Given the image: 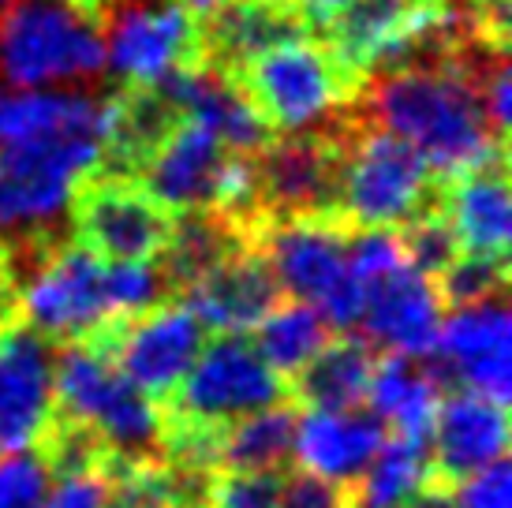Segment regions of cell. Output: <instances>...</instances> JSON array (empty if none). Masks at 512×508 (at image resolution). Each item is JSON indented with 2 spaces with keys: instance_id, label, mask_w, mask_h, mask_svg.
<instances>
[{
  "instance_id": "obj_1",
  "label": "cell",
  "mask_w": 512,
  "mask_h": 508,
  "mask_svg": "<svg viewBox=\"0 0 512 508\" xmlns=\"http://www.w3.org/2000/svg\"><path fill=\"white\" fill-rule=\"evenodd\" d=\"M460 34L434 57L367 75L356 98V113L412 146L441 184L505 157V139L490 127L479 90L453 57Z\"/></svg>"
},
{
  "instance_id": "obj_2",
  "label": "cell",
  "mask_w": 512,
  "mask_h": 508,
  "mask_svg": "<svg viewBox=\"0 0 512 508\" xmlns=\"http://www.w3.org/2000/svg\"><path fill=\"white\" fill-rule=\"evenodd\" d=\"M8 90H90L105 79L101 0H19L0 15Z\"/></svg>"
},
{
  "instance_id": "obj_3",
  "label": "cell",
  "mask_w": 512,
  "mask_h": 508,
  "mask_svg": "<svg viewBox=\"0 0 512 508\" xmlns=\"http://www.w3.org/2000/svg\"><path fill=\"white\" fill-rule=\"evenodd\" d=\"M441 210V180L412 154V146L367 124L356 105L341 116V187L337 221L348 232H400Z\"/></svg>"
},
{
  "instance_id": "obj_4",
  "label": "cell",
  "mask_w": 512,
  "mask_h": 508,
  "mask_svg": "<svg viewBox=\"0 0 512 508\" xmlns=\"http://www.w3.org/2000/svg\"><path fill=\"white\" fill-rule=\"evenodd\" d=\"M57 415L90 426L109 452V471L165 464V415L101 352L64 344L57 352Z\"/></svg>"
},
{
  "instance_id": "obj_5",
  "label": "cell",
  "mask_w": 512,
  "mask_h": 508,
  "mask_svg": "<svg viewBox=\"0 0 512 508\" xmlns=\"http://www.w3.org/2000/svg\"><path fill=\"white\" fill-rule=\"evenodd\" d=\"M273 135L322 131L359 98V79L341 68L322 38L285 42L251 60L232 79Z\"/></svg>"
},
{
  "instance_id": "obj_6",
  "label": "cell",
  "mask_w": 512,
  "mask_h": 508,
  "mask_svg": "<svg viewBox=\"0 0 512 508\" xmlns=\"http://www.w3.org/2000/svg\"><path fill=\"white\" fill-rule=\"evenodd\" d=\"M348 236L337 221H266L251 232L281 299L318 311L337 337H356L363 314V288L348 273Z\"/></svg>"
},
{
  "instance_id": "obj_7",
  "label": "cell",
  "mask_w": 512,
  "mask_h": 508,
  "mask_svg": "<svg viewBox=\"0 0 512 508\" xmlns=\"http://www.w3.org/2000/svg\"><path fill=\"white\" fill-rule=\"evenodd\" d=\"M288 381L277 378L247 337H217L199 352L180 389L165 400V423L221 434L225 426L288 404Z\"/></svg>"
},
{
  "instance_id": "obj_8",
  "label": "cell",
  "mask_w": 512,
  "mask_h": 508,
  "mask_svg": "<svg viewBox=\"0 0 512 508\" xmlns=\"http://www.w3.org/2000/svg\"><path fill=\"white\" fill-rule=\"evenodd\" d=\"M101 165L98 135L0 146V240L57 228L75 191Z\"/></svg>"
},
{
  "instance_id": "obj_9",
  "label": "cell",
  "mask_w": 512,
  "mask_h": 508,
  "mask_svg": "<svg viewBox=\"0 0 512 508\" xmlns=\"http://www.w3.org/2000/svg\"><path fill=\"white\" fill-rule=\"evenodd\" d=\"M101 34L116 86H157L206 68L202 19L180 0H101Z\"/></svg>"
},
{
  "instance_id": "obj_10",
  "label": "cell",
  "mask_w": 512,
  "mask_h": 508,
  "mask_svg": "<svg viewBox=\"0 0 512 508\" xmlns=\"http://www.w3.org/2000/svg\"><path fill=\"white\" fill-rule=\"evenodd\" d=\"M255 187L258 225H266V221H337L341 120H333L322 131L273 135L255 154Z\"/></svg>"
},
{
  "instance_id": "obj_11",
  "label": "cell",
  "mask_w": 512,
  "mask_h": 508,
  "mask_svg": "<svg viewBox=\"0 0 512 508\" xmlns=\"http://www.w3.org/2000/svg\"><path fill=\"white\" fill-rule=\"evenodd\" d=\"M83 344L105 355L143 396L165 404L206 348V329L176 299V303H165L157 311L101 325Z\"/></svg>"
},
{
  "instance_id": "obj_12",
  "label": "cell",
  "mask_w": 512,
  "mask_h": 508,
  "mask_svg": "<svg viewBox=\"0 0 512 508\" xmlns=\"http://www.w3.org/2000/svg\"><path fill=\"white\" fill-rule=\"evenodd\" d=\"M445 0H348L337 19L318 30L326 49L352 79L423 57L441 30Z\"/></svg>"
},
{
  "instance_id": "obj_13",
  "label": "cell",
  "mask_w": 512,
  "mask_h": 508,
  "mask_svg": "<svg viewBox=\"0 0 512 508\" xmlns=\"http://www.w3.org/2000/svg\"><path fill=\"white\" fill-rule=\"evenodd\" d=\"M72 240L109 266L157 262L172 236V217L146 195L139 180L86 176L72 198Z\"/></svg>"
},
{
  "instance_id": "obj_14",
  "label": "cell",
  "mask_w": 512,
  "mask_h": 508,
  "mask_svg": "<svg viewBox=\"0 0 512 508\" xmlns=\"http://www.w3.org/2000/svg\"><path fill=\"white\" fill-rule=\"evenodd\" d=\"M441 389H464L509 408L512 389V318L505 296L445 311L434 352L423 355Z\"/></svg>"
},
{
  "instance_id": "obj_15",
  "label": "cell",
  "mask_w": 512,
  "mask_h": 508,
  "mask_svg": "<svg viewBox=\"0 0 512 508\" xmlns=\"http://www.w3.org/2000/svg\"><path fill=\"white\" fill-rule=\"evenodd\" d=\"M57 352L19 318L0 329V456L34 452L57 419Z\"/></svg>"
},
{
  "instance_id": "obj_16",
  "label": "cell",
  "mask_w": 512,
  "mask_h": 508,
  "mask_svg": "<svg viewBox=\"0 0 512 508\" xmlns=\"http://www.w3.org/2000/svg\"><path fill=\"white\" fill-rule=\"evenodd\" d=\"M363 288V314H359L356 337L367 340L374 352L423 359L434 352L445 322V307L434 281L419 269L400 266Z\"/></svg>"
},
{
  "instance_id": "obj_17",
  "label": "cell",
  "mask_w": 512,
  "mask_h": 508,
  "mask_svg": "<svg viewBox=\"0 0 512 508\" xmlns=\"http://www.w3.org/2000/svg\"><path fill=\"white\" fill-rule=\"evenodd\" d=\"M505 452H509V408L464 389L445 393L430 430L434 501H441L445 490L471 479L475 471L505 460Z\"/></svg>"
},
{
  "instance_id": "obj_18",
  "label": "cell",
  "mask_w": 512,
  "mask_h": 508,
  "mask_svg": "<svg viewBox=\"0 0 512 508\" xmlns=\"http://www.w3.org/2000/svg\"><path fill=\"white\" fill-rule=\"evenodd\" d=\"M206 333L247 337L281 307V288L270 277L255 247L232 254L180 296Z\"/></svg>"
},
{
  "instance_id": "obj_19",
  "label": "cell",
  "mask_w": 512,
  "mask_h": 508,
  "mask_svg": "<svg viewBox=\"0 0 512 508\" xmlns=\"http://www.w3.org/2000/svg\"><path fill=\"white\" fill-rule=\"evenodd\" d=\"M184 124L180 109L161 86H113L105 90L101 116V176L139 180L150 157L161 150L176 127Z\"/></svg>"
},
{
  "instance_id": "obj_20",
  "label": "cell",
  "mask_w": 512,
  "mask_h": 508,
  "mask_svg": "<svg viewBox=\"0 0 512 508\" xmlns=\"http://www.w3.org/2000/svg\"><path fill=\"white\" fill-rule=\"evenodd\" d=\"M385 426L370 411H307L296 419L292 467L299 475L348 490L385 445Z\"/></svg>"
},
{
  "instance_id": "obj_21",
  "label": "cell",
  "mask_w": 512,
  "mask_h": 508,
  "mask_svg": "<svg viewBox=\"0 0 512 508\" xmlns=\"http://www.w3.org/2000/svg\"><path fill=\"white\" fill-rule=\"evenodd\" d=\"M299 38H318V34L281 0H228L221 12L202 19L206 68H214L225 79H236L251 60Z\"/></svg>"
},
{
  "instance_id": "obj_22",
  "label": "cell",
  "mask_w": 512,
  "mask_h": 508,
  "mask_svg": "<svg viewBox=\"0 0 512 508\" xmlns=\"http://www.w3.org/2000/svg\"><path fill=\"white\" fill-rule=\"evenodd\" d=\"M512 198L505 157L441 184V217L449 221L460 254L509 262Z\"/></svg>"
},
{
  "instance_id": "obj_23",
  "label": "cell",
  "mask_w": 512,
  "mask_h": 508,
  "mask_svg": "<svg viewBox=\"0 0 512 508\" xmlns=\"http://www.w3.org/2000/svg\"><path fill=\"white\" fill-rule=\"evenodd\" d=\"M105 94L94 90H0V146L60 135H98Z\"/></svg>"
},
{
  "instance_id": "obj_24",
  "label": "cell",
  "mask_w": 512,
  "mask_h": 508,
  "mask_svg": "<svg viewBox=\"0 0 512 508\" xmlns=\"http://www.w3.org/2000/svg\"><path fill=\"white\" fill-rule=\"evenodd\" d=\"M445 389L427 359H404V355H382L367 389L370 415L393 430V438L430 441L434 415Z\"/></svg>"
},
{
  "instance_id": "obj_25",
  "label": "cell",
  "mask_w": 512,
  "mask_h": 508,
  "mask_svg": "<svg viewBox=\"0 0 512 508\" xmlns=\"http://www.w3.org/2000/svg\"><path fill=\"white\" fill-rule=\"evenodd\" d=\"M247 247H251V232L228 221L225 213H180L154 266L169 284V296L180 299L199 277Z\"/></svg>"
},
{
  "instance_id": "obj_26",
  "label": "cell",
  "mask_w": 512,
  "mask_h": 508,
  "mask_svg": "<svg viewBox=\"0 0 512 508\" xmlns=\"http://www.w3.org/2000/svg\"><path fill=\"white\" fill-rule=\"evenodd\" d=\"M348 508H419L434 501L430 441L385 438L378 456L348 490Z\"/></svg>"
},
{
  "instance_id": "obj_27",
  "label": "cell",
  "mask_w": 512,
  "mask_h": 508,
  "mask_svg": "<svg viewBox=\"0 0 512 508\" xmlns=\"http://www.w3.org/2000/svg\"><path fill=\"white\" fill-rule=\"evenodd\" d=\"M378 352L359 337H333L326 352L303 370L288 393L292 404L307 411H356L367 400Z\"/></svg>"
},
{
  "instance_id": "obj_28",
  "label": "cell",
  "mask_w": 512,
  "mask_h": 508,
  "mask_svg": "<svg viewBox=\"0 0 512 508\" xmlns=\"http://www.w3.org/2000/svg\"><path fill=\"white\" fill-rule=\"evenodd\" d=\"M299 408L255 411L240 423L221 430L217 438V471H247V475H288L292 471V441H296Z\"/></svg>"
},
{
  "instance_id": "obj_29",
  "label": "cell",
  "mask_w": 512,
  "mask_h": 508,
  "mask_svg": "<svg viewBox=\"0 0 512 508\" xmlns=\"http://www.w3.org/2000/svg\"><path fill=\"white\" fill-rule=\"evenodd\" d=\"M333 329L326 325V318L303 303H281L266 322L255 329V352L262 355V363L285 378L288 385L311 367L318 355L333 344Z\"/></svg>"
},
{
  "instance_id": "obj_30",
  "label": "cell",
  "mask_w": 512,
  "mask_h": 508,
  "mask_svg": "<svg viewBox=\"0 0 512 508\" xmlns=\"http://www.w3.org/2000/svg\"><path fill=\"white\" fill-rule=\"evenodd\" d=\"M434 288H438L445 311H460V307H475L486 299L509 296V262L456 254L453 266L441 277H434Z\"/></svg>"
},
{
  "instance_id": "obj_31",
  "label": "cell",
  "mask_w": 512,
  "mask_h": 508,
  "mask_svg": "<svg viewBox=\"0 0 512 508\" xmlns=\"http://www.w3.org/2000/svg\"><path fill=\"white\" fill-rule=\"evenodd\" d=\"M400 236V247H404V258H408V266L419 269L423 277H441L445 269L453 266V258L460 254L456 247V236L449 221L438 213H427V217H419L412 225H404L397 232Z\"/></svg>"
},
{
  "instance_id": "obj_32",
  "label": "cell",
  "mask_w": 512,
  "mask_h": 508,
  "mask_svg": "<svg viewBox=\"0 0 512 508\" xmlns=\"http://www.w3.org/2000/svg\"><path fill=\"white\" fill-rule=\"evenodd\" d=\"M288 475H247V471H217L206 508H277Z\"/></svg>"
},
{
  "instance_id": "obj_33",
  "label": "cell",
  "mask_w": 512,
  "mask_h": 508,
  "mask_svg": "<svg viewBox=\"0 0 512 508\" xmlns=\"http://www.w3.org/2000/svg\"><path fill=\"white\" fill-rule=\"evenodd\" d=\"M49 494V471L38 452L0 456V508H42Z\"/></svg>"
},
{
  "instance_id": "obj_34",
  "label": "cell",
  "mask_w": 512,
  "mask_h": 508,
  "mask_svg": "<svg viewBox=\"0 0 512 508\" xmlns=\"http://www.w3.org/2000/svg\"><path fill=\"white\" fill-rule=\"evenodd\" d=\"M441 508H509L512 505V467L509 460L475 471L471 479L456 482L438 501Z\"/></svg>"
},
{
  "instance_id": "obj_35",
  "label": "cell",
  "mask_w": 512,
  "mask_h": 508,
  "mask_svg": "<svg viewBox=\"0 0 512 508\" xmlns=\"http://www.w3.org/2000/svg\"><path fill=\"white\" fill-rule=\"evenodd\" d=\"M109 505L105 508H169L157 467H120L109 471Z\"/></svg>"
},
{
  "instance_id": "obj_36",
  "label": "cell",
  "mask_w": 512,
  "mask_h": 508,
  "mask_svg": "<svg viewBox=\"0 0 512 508\" xmlns=\"http://www.w3.org/2000/svg\"><path fill=\"white\" fill-rule=\"evenodd\" d=\"M105 505H109V479H105V471L57 479V486H49V494L42 501V508H105Z\"/></svg>"
},
{
  "instance_id": "obj_37",
  "label": "cell",
  "mask_w": 512,
  "mask_h": 508,
  "mask_svg": "<svg viewBox=\"0 0 512 508\" xmlns=\"http://www.w3.org/2000/svg\"><path fill=\"white\" fill-rule=\"evenodd\" d=\"M277 508H348V497H344L341 486H329V482H318L296 471L285 479Z\"/></svg>"
},
{
  "instance_id": "obj_38",
  "label": "cell",
  "mask_w": 512,
  "mask_h": 508,
  "mask_svg": "<svg viewBox=\"0 0 512 508\" xmlns=\"http://www.w3.org/2000/svg\"><path fill=\"white\" fill-rule=\"evenodd\" d=\"M281 4H288L296 15H303L314 34L326 27L329 19H337V15L348 8V0H281Z\"/></svg>"
},
{
  "instance_id": "obj_39",
  "label": "cell",
  "mask_w": 512,
  "mask_h": 508,
  "mask_svg": "<svg viewBox=\"0 0 512 508\" xmlns=\"http://www.w3.org/2000/svg\"><path fill=\"white\" fill-rule=\"evenodd\" d=\"M19 314H15V288L8 281V269H4V243H0V329H8Z\"/></svg>"
},
{
  "instance_id": "obj_40",
  "label": "cell",
  "mask_w": 512,
  "mask_h": 508,
  "mask_svg": "<svg viewBox=\"0 0 512 508\" xmlns=\"http://www.w3.org/2000/svg\"><path fill=\"white\" fill-rule=\"evenodd\" d=\"M180 4H184L195 19H210L214 12H221V8H225L228 0H180Z\"/></svg>"
},
{
  "instance_id": "obj_41",
  "label": "cell",
  "mask_w": 512,
  "mask_h": 508,
  "mask_svg": "<svg viewBox=\"0 0 512 508\" xmlns=\"http://www.w3.org/2000/svg\"><path fill=\"white\" fill-rule=\"evenodd\" d=\"M15 4H19V0H0V15L8 12V8H15Z\"/></svg>"
},
{
  "instance_id": "obj_42",
  "label": "cell",
  "mask_w": 512,
  "mask_h": 508,
  "mask_svg": "<svg viewBox=\"0 0 512 508\" xmlns=\"http://www.w3.org/2000/svg\"><path fill=\"white\" fill-rule=\"evenodd\" d=\"M434 505H438V501H430V505H419V508H434Z\"/></svg>"
},
{
  "instance_id": "obj_43",
  "label": "cell",
  "mask_w": 512,
  "mask_h": 508,
  "mask_svg": "<svg viewBox=\"0 0 512 508\" xmlns=\"http://www.w3.org/2000/svg\"><path fill=\"white\" fill-rule=\"evenodd\" d=\"M434 508H441V505H434Z\"/></svg>"
}]
</instances>
